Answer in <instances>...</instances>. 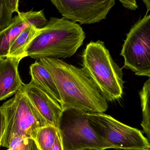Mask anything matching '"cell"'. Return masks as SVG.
<instances>
[{"label": "cell", "mask_w": 150, "mask_h": 150, "mask_svg": "<svg viewBox=\"0 0 150 150\" xmlns=\"http://www.w3.org/2000/svg\"><path fill=\"white\" fill-rule=\"evenodd\" d=\"M63 18L80 24L105 19L115 0H49Z\"/></svg>", "instance_id": "ba28073f"}, {"label": "cell", "mask_w": 150, "mask_h": 150, "mask_svg": "<svg viewBox=\"0 0 150 150\" xmlns=\"http://www.w3.org/2000/svg\"><path fill=\"white\" fill-rule=\"evenodd\" d=\"M8 149L11 150H39L34 139L12 135L10 138Z\"/></svg>", "instance_id": "2e32d148"}, {"label": "cell", "mask_w": 150, "mask_h": 150, "mask_svg": "<svg viewBox=\"0 0 150 150\" xmlns=\"http://www.w3.org/2000/svg\"><path fill=\"white\" fill-rule=\"evenodd\" d=\"M96 134L116 149L148 150L150 142L137 129L125 125L104 113L86 112Z\"/></svg>", "instance_id": "8992f818"}, {"label": "cell", "mask_w": 150, "mask_h": 150, "mask_svg": "<svg viewBox=\"0 0 150 150\" xmlns=\"http://www.w3.org/2000/svg\"><path fill=\"white\" fill-rule=\"evenodd\" d=\"M120 55L124 67L138 76L150 77V15L146 13L127 35Z\"/></svg>", "instance_id": "52a82bcc"}, {"label": "cell", "mask_w": 150, "mask_h": 150, "mask_svg": "<svg viewBox=\"0 0 150 150\" xmlns=\"http://www.w3.org/2000/svg\"><path fill=\"white\" fill-rule=\"evenodd\" d=\"M19 0H4L9 10L13 14L14 12L19 13L18 6Z\"/></svg>", "instance_id": "ac0fdd59"}, {"label": "cell", "mask_w": 150, "mask_h": 150, "mask_svg": "<svg viewBox=\"0 0 150 150\" xmlns=\"http://www.w3.org/2000/svg\"><path fill=\"white\" fill-rule=\"evenodd\" d=\"M50 150H63L62 143L60 135L58 130V134L55 139V142L53 146Z\"/></svg>", "instance_id": "44dd1931"}, {"label": "cell", "mask_w": 150, "mask_h": 150, "mask_svg": "<svg viewBox=\"0 0 150 150\" xmlns=\"http://www.w3.org/2000/svg\"><path fill=\"white\" fill-rule=\"evenodd\" d=\"M3 59V58H0V61H1V59Z\"/></svg>", "instance_id": "cb8c5ba5"}, {"label": "cell", "mask_w": 150, "mask_h": 150, "mask_svg": "<svg viewBox=\"0 0 150 150\" xmlns=\"http://www.w3.org/2000/svg\"><path fill=\"white\" fill-rule=\"evenodd\" d=\"M80 150H102L96 149H84Z\"/></svg>", "instance_id": "603a6c76"}, {"label": "cell", "mask_w": 150, "mask_h": 150, "mask_svg": "<svg viewBox=\"0 0 150 150\" xmlns=\"http://www.w3.org/2000/svg\"><path fill=\"white\" fill-rule=\"evenodd\" d=\"M6 150H10V149H8Z\"/></svg>", "instance_id": "d4e9b609"}, {"label": "cell", "mask_w": 150, "mask_h": 150, "mask_svg": "<svg viewBox=\"0 0 150 150\" xmlns=\"http://www.w3.org/2000/svg\"><path fill=\"white\" fill-rule=\"evenodd\" d=\"M58 132V128L53 125H46L40 128L34 139L39 149H51L54 144Z\"/></svg>", "instance_id": "9a60e30c"}, {"label": "cell", "mask_w": 150, "mask_h": 150, "mask_svg": "<svg viewBox=\"0 0 150 150\" xmlns=\"http://www.w3.org/2000/svg\"><path fill=\"white\" fill-rule=\"evenodd\" d=\"M82 67L107 101L121 98L124 83L122 69L114 61L101 40L90 42L83 53Z\"/></svg>", "instance_id": "3957f363"}, {"label": "cell", "mask_w": 150, "mask_h": 150, "mask_svg": "<svg viewBox=\"0 0 150 150\" xmlns=\"http://www.w3.org/2000/svg\"><path fill=\"white\" fill-rule=\"evenodd\" d=\"M0 109L5 117V129L1 146L8 148L11 137L16 134L35 139L40 128L49 125L29 100L22 88L4 103Z\"/></svg>", "instance_id": "277c9868"}, {"label": "cell", "mask_w": 150, "mask_h": 150, "mask_svg": "<svg viewBox=\"0 0 150 150\" xmlns=\"http://www.w3.org/2000/svg\"><path fill=\"white\" fill-rule=\"evenodd\" d=\"M41 28L31 25L24 30L13 41L7 57L21 58L27 57V50L33 40L40 32Z\"/></svg>", "instance_id": "4fadbf2b"}, {"label": "cell", "mask_w": 150, "mask_h": 150, "mask_svg": "<svg viewBox=\"0 0 150 150\" xmlns=\"http://www.w3.org/2000/svg\"><path fill=\"white\" fill-rule=\"evenodd\" d=\"M30 74L31 81L50 98L60 104V97L55 84L40 61H37L30 66Z\"/></svg>", "instance_id": "7c38bea8"}, {"label": "cell", "mask_w": 150, "mask_h": 150, "mask_svg": "<svg viewBox=\"0 0 150 150\" xmlns=\"http://www.w3.org/2000/svg\"><path fill=\"white\" fill-rule=\"evenodd\" d=\"M5 117L3 113L0 109V147L1 145V141L5 129Z\"/></svg>", "instance_id": "ffe728a7"}, {"label": "cell", "mask_w": 150, "mask_h": 150, "mask_svg": "<svg viewBox=\"0 0 150 150\" xmlns=\"http://www.w3.org/2000/svg\"><path fill=\"white\" fill-rule=\"evenodd\" d=\"M48 22L43 10L19 12L13 18L9 25L0 30V58L8 56L12 42L26 28L31 25L41 28Z\"/></svg>", "instance_id": "9c48e42d"}, {"label": "cell", "mask_w": 150, "mask_h": 150, "mask_svg": "<svg viewBox=\"0 0 150 150\" xmlns=\"http://www.w3.org/2000/svg\"><path fill=\"white\" fill-rule=\"evenodd\" d=\"M21 58L7 57L0 61V101L15 94L23 87L18 71Z\"/></svg>", "instance_id": "8fae6325"}, {"label": "cell", "mask_w": 150, "mask_h": 150, "mask_svg": "<svg viewBox=\"0 0 150 150\" xmlns=\"http://www.w3.org/2000/svg\"><path fill=\"white\" fill-rule=\"evenodd\" d=\"M86 113L73 108L63 110L57 128L63 150L113 149L96 134L88 122Z\"/></svg>", "instance_id": "5b68a950"}, {"label": "cell", "mask_w": 150, "mask_h": 150, "mask_svg": "<svg viewBox=\"0 0 150 150\" xmlns=\"http://www.w3.org/2000/svg\"><path fill=\"white\" fill-rule=\"evenodd\" d=\"M150 150V149H149V150Z\"/></svg>", "instance_id": "484cf974"}, {"label": "cell", "mask_w": 150, "mask_h": 150, "mask_svg": "<svg viewBox=\"0 0 150 150\" xmlns=\"http://www.w3.org/2000/svg\"><path fill=\"white\" fill-rule=\"evenodd\" d=\"M39 60L55 84L63 110L73 108L96 113L107 110V101L83 68L77 67L59 59L45 58Z\"/></svg>", "instance_id": "6da1fadb"}, {"label": "cell", "mask_w": 150, "mask_h": 150, "mask_svg": "<svg viewBox=\"0 0 150 150\" xmlns=\"http://www.w3.org/2000/svg\"><path fill=\"white\" fill-rule=\"evenodd\" d=\"M85 38V32L77 23L63 17H51L31 43L27 56L37 61L70 58L82 45Z\"/></svg>", "instance_id": "7a4b0ae2"}, {"label": "cell", "mask_w": 150, "mask_h": 150, "mask_svg": "<svg viewBox=\"0 0 150 150\" xmlns=\"http://www.w3.org/2000/svg\"><path fill=\"white\" fill-rule=\"evenodd\" d=\"M22 91L48 124L57 128L63 110L60 105L32 81L24 84Z\"/></svg>", "instance_id": "30bf717a"}, {"label": "cell", "mask_w": 150, "mask_h": 150, "mask_svg": "<svg viewBox=\"0 0 150 150\" xmlns=\"http://www.w3.org/2000/svg\"><path fill=\"white\" fill-rule=\"evenodd\" d=\"M141 105L142 111L141 125L146 134L148 141L150 140V78L144 83L142 89L140 92Z\"/></svg>", "instance_id": "5bb4252c"}, {"label": "cell", "mask_w": 150, "mask_h": 150, "mask_svg": "<svg viewBox=\"0 0 150 150\" xmlns=\"http://www.w3.org/2000/svg\"><path fill=\"white\" fill-rule=\"evenodd\" d=\"M12 19V13L9 10L5 1L0 0V30L9 25Z\"/></svg>", "instance_id": "e0dca14e"}, {"label": "cell", "mask_w": 150, "mask_h": 150, "mask_svg": "<svg viewBox=\"0 0 150 150\" xmlns=\"http://www.w3.org/2000/svg\"><path fill=\"white\" fill-rule=\"evenodd\" d=\"M142 1L147 8L146 13H149L150 11V0H142Z\"/></svg>", "instance_id": "7402d4cb"}, {"label": "cell", "mask_w": 150, "mask_h": 150, "mask_svg": "<svg viewBox=\"0 0 150 150\" xmlns=\"http://www.w3.org/2000/svg\"><path fill=\"white\" fill-rule=\"evenodd\" d=\"M122 6L130 10L135 11L138 8L136 0H119Z\"/></svg>", "instance_id": "d6986e66"}]
</instances>
